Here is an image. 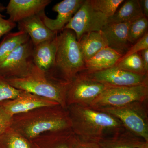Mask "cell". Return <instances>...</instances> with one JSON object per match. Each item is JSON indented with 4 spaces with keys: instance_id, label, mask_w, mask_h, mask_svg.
<instances>
[{
    "instance_id": "6da1fadb",
    "label": "cell",
    "mask_w": 148,
    "mask_h": 148,
    "mask_svg": "<svg viewBox=\"0 0 148 148\" xmlns=\"http://www.w3.org/2000/svg\"><path fill=\"white\" fill-rule=\"evenodd\" d=\"M67 110L72 131L81 141L98 143L125 129L115 117L90 107L72 105Z\"/></svg>"
},
{
    "instance_id": "7a4b0ae2",
    "label": "cell",
    "mask_w": 148,
    "mask_h": 148,
    "mask_svg": "<svg viewBox=\"0 0 148 148\" xmlns=\"http://www.w3.org/2000/svg\"><path fill=\"white\" fill-rule=\"evenodd\" d=\"M11 128L30 140L49 132L71 129L67 109L60 105L46 106L14 115Z\"/></svg>"
},
{
    "instance_id": "3957f363",
    "label": "cell",
    "mask_w": 148,
    "mask_h": 148,
    "mask_svg": "<svg viewBox=\"0 0 148 148\" xmlns=\"http://www.w3.org/2000/svg\"><path fill=\"white\" fill-rule=\"evenodd\" d=\"M11 86L56 102L67 109L66 95L70 83L51 76L35 66L24 77L6 79Z\"/></svg>"
},
{
    "instance_id": "277c9868",
    "label": "cell",
    "mask_w": 148,
    "mask_h": 148,
    "mask_svg": "<svg viewBox=\"0 0 148 148\" xmlns=\"http://www.w3.org/2000/svg\"><path fill=\"white\" fill-rule=\"evenodd\" d=\"M85 61L73 31L64 29L58 35L54 66L49 75L70 83L84 69Z\"/></svg>"
},
{
    "instance_id": "5b68a950",
    "label": "cell",
    "mask_w": 148,
    "mask_h": 148,
    "mask_svg": "<svg viewBox=\"0 0 148 148\" xmlns=\"http://www.w3.org/2000/svg\"><path fill=\"white\" fill-rule=\"evenodd\" d=\"M148 97V84L109 87L89 107L98 110L120 108L135 102H145Z\"/></svg>"
},
{
    "instance_id": "8992f818",
    "label": "cell",
    "mask_w": 148,
    "mask_h": 148,
    "mask_svg": "<svg viewBox=\"0 0 148 148\" xmlns=\"http://www.w3.org/2000/svg\"><path fill=\"white\" fill-rule=\"evenodd\" d=\"M145 102H135L120 108L100 111L115 117L125 129L148 142V111Z\"/></svg>"
},
{
    "instance_id": "52a82bcc",
    "label": "cell",
    "mask_w": 148,
    "mask_h": 148,
    "mask_svg": "<svg viewBox=\"0 0 148 148\" xmlns=\"http://www.w3.org/2000/svg\"><path fill=\"white\" fill-rule=\"evenodd\" d=\"M34 47L30 39L16 48L0 64V75L8 79L29 75L35 66L33 60Z\"/></svg>"
},
{
    "instance_id": "ba28073f",
    "label": "cell",
    "mask_w": 148,
    "mask_h": 148,
    "mask_svg": "<svg viewBox=\"0 0 148 148\" xmlns=\"http://www.w3.org/2000/svg\"><path fill=\"white\" fill-rule=\"evenodd\" d=\"M108 18L103 13L94 9L89 0H84L64 29L73 31L78 41L84 34L101 31L108 24Z\"/></svg>"
},
{
    "instance_id": "9c48e42d",
    "label": "cell",
    "mask_w": 148,
    "mask_h": 148,
    "mask_svg": "<svg viewBox=\"0 0 148 148\" xmlns=\"http://www.w3.org/2000/svg\"><path fill=\"white\" fill-rule=\"evenodd\" d=\"M108 87L78 74L69 84L66 95L67 107L72 105L89 107Z\"/></svg>"
},
{
    "instance_id": "30bf717a",
    "label": "cell",
    "mask_w": 148,
    "mask_h": 148,
    "mask_svg": "<svg viewBox=\"0 0 148 148\" xmlns=\"http://www.w3.org/2000/svg\"><path fill=\"white\" fill-rule=\"evenodd\" d=\"M92 81L109 87L133 86L148 84V75H142L126 71L114 66L98 71L79 73Z\"/></svg>"
},
{
    "instance_id": "8fae6325",
    "label": "cell",
    "mask_w": 148,
    "mask_h": 148,
    "mask_svg": "<svg viewBox=\"0 0 148 148\" xmlns=\"http://www.w3.org/2000/svg\"><path fill=\"white\" fill-rule=\"evenodd\" d=\"M0 105L8 113L13 116L42 107L59 105L47 98L21 90L16 98L3 101L0 103Z\"/></svg>"
},
{
    "instance_id": "7c38bea8",
    "label": "cell",
    "mask_w": 148,
    "mask_h": 148,
    "mask_svg": "<svg viewBox=\"0 0 148 148\" xmlns=\"http://www.w3.org/2000/svg\"><path fill=\"white\" fill-rule=\"evenodd\" d=\"M84 1V0H64L56 4L52 8L53 11L58 13L55 19L48 17L45 11L39 14L38 15L49 29L56 33L61 32Z\"/></svg>"
},
{
    "instance_id": "4fadbf2b",
    "label": "cell",
    "mask_w": 148,
    "mask_h": 148,
    "mask_svg": "<svg viewBox=\"0 0 148 148\" xmlns=\"http://www.w3.org/2000/svg\"><path fill=\"white\" fill-rule=\"evenodd\" d=\"M51 2L50 0H10L6 7V13L10 21L18 23L45 11Z\"/></svg>"
},
{
    "instance_id": "5bb4252c",
    "label": "cell",
    "mask_w": 148,
    "mask_h": 148,
    "mask_svg": "<svg viewBox=\"0 0 148 148\" xmlns=\"http://www.w3.org/2000/svg\"><path fill=\"white\" fill-rule=\"evenodd\" d=\"M130 23H108L101 30L106 37L108 47L122 56L127 53L132 45L127 38Z\"/></svg>"
},
{
    "instance_id": "9a60e30c",
    "label": "cell",
    "mask_w": 148,
    "mask_h": 148,
    "mask_svg": "<svg viewBox=\"0 0 148 148\" xmlns=\"http://www.w3.org/2000/svg\"><path fill=\"white\" fill-rule=\"evenodd\" d=\"M58 45V34L34 47L33 60L35 66L49 74L53 69Z\"/></svg>"
},
{
    "instance_id": "2e32d148",
    "label": "cell",
    "mask_w": 148,
    "mask_h": 148,
    "mask_svg": "<svg viewBox=\"0 0 148 148\" xmlns=\"http://www.w3.org/2000/svg\"><path fill=\"white\" fill-rule=\"evenodd\" d=\"M19 31L27 33L34 46L51 39L58 35L45 25L38 14L26 18L17 23Z\"/></svg>"
},
{
    "instance_id": "e0dca14e",
    "label": "cell",
    "mask_w": 148,
    "mask_h": 148,
    "mask_svg": "<svg viewBox=\"0 0 148 148\" xmlns=\"http://www.w3.org/2000/svg\"><path fill=\"white\" fill-rule=\"evenodd\" d=\"M32 140L39 148H75L77 138L71 129L47 132Z\"/></svg>"
},
{
    "instance_id": "ac0fdd59",
    "label": "cell",
    "mask_w": 148,
    "mask_h": 148,
    "mask_svg": "<svg viewBox=\"0 0 148 148\" xmlns=\"http://www.w3.org/2000/svg\"><path fill=\"white\" fill-rule=\"evenodd\" d=\"M122 56L108 47L100 51L90 59L85 61L84 69L82 72L91 73L114 67Z\"/></svg>"
},
{
    "instance_id": "d6986e66",
    "label": "cell",
    "mask_w": 148,
    "mask_h": 148,
    "mask_svg": "<svg viewBox=\"0 0 148 148\" xmlns=\"http://www.w3.org/2000/svg\"><path fill=\"white\" fill-rule=\"evenodd\" d=\"M78 42L85 61L108 47L106 37L101 31L84 34L81 37Z\"/></svg>"
},
{
    "instance_id": "ffe728a7",
    "label": "cell",
    "mask_w": 148,
    "mask_h": 148,
    "mask_svg": "<svg viewBox=\"0 0 148 148\" xmlns=\"http://www.w3.org/2000/svg\"><path fill=\"white\" fill-rule=\"evenodd\" d=\"M143 16L139 0H126L120 5L114 15L108 18V23L131 22Z\"/></svg>"
},
{
    "instance_id": "44dd1931",
    "label": "cell",
    "mask_w": 148,
    "mask_h": 148,
    "mask_svg": "<svg viewBox=\"0 0 148 148\" xmlns=\"http://www.w3.org/2000/svg\"><path fill=\"white\" fill-rule=\"evenodd\" d=\"M145 141L125 129L98 143L101 148H137Z\"/></svg>"
},
{
    "instance_id": "7402d4cb",
    "label": "cell",
    "mask_w": 148,
    "mask_h": 148,
    "mask_svg": "<svg viewBox=\"0 0 148 148\" xmlns=\"http://www.w3.org/2000/svg\"><path fill=\"white\" fill-rule=\"evenodd\" d=\"M30 40L29 35L21 31L6 34L0 43V64L16 48Z\"/></svg>"
},
{
    "instance_id": "603a6c76",
    "label": "cell",
    "mask_w": 148,
    "mask_h": 148,
    "mask_svg": "<svg viewBox=\"0 0 148 148\" xmlns=\"http://www.w3.org/2000/svg\"><path fill=\"white\" fill-rule=\"evenodd\" d=\"M32 140H29L10 127L0 136V148H38Z\"/></svg>"
},
{
    "instance_id": "cb8c5ba5",
    "label": "cell",
    "mask_w": 148,
    "mask_h": 148,
    "mask_svg": "<svg viewBox=\"0 0 148 148\" xmlns=\"http://www.w3.org/2000/svg\"><path fill=\"white\" fill-rule=\"evenodd\" d=\"M115 66L133 73L142 75H148L144 70L142 59L138 52L121 59Z\"/></svg>"
},
{
    "instance_id": "d4e9b609",
    "label": "cell",
    "mask_w": 148,
    "mask_h": 148,
    "mask_svg": "<svg viewBox=\"0 0 148 148\" xmlns=\"http://www.w3.org/2000/svg\"><path fill=\"white\" fill-rule=\"evenodd\" d=\"M148 19L145 16L130 22L127 32L128 41L132 45L137 42L148 32Z\"/></svg>"
},
{
    "instance_id": "484cf974",
    "label": "cell",
    "mask_w": 148,
    "mask_h": 148,
    "mask_svg": "<svg viewBox=\"0 0 148 148\" xmlns=\"http://www.w3.org/2000/svg\"><path fill=\"white\" fill-rule=\"evenodd\" d=\"M91 6L108 18L114 15L124 0H89Z\"/></svg>"
},
{
    "instance_id": "4316f807",
    "label": "cell",
    "mask_w": 148,
    "mask_h": 148,
    "mask_svg": "<svg viewBox=\"0 0 148 148\" xmlns=\"http://www.w3.org/2000/svg\"><path fill=\"white\" fill-rule=\"evenodd\" d=\"M21 92L11 86L5 78L0 75V103L3 101L14 99Z\"/></svg>"
},
{
    "instance_id": "83f0119b",
    "label": "cell",
    "mask_w": 148,
    "mask_h": 148,
    "mask_svg": "<svg viewBox=\"0 0 148 148\" xmlns=\"http://www.w3.org/2000/svg\"><path fill=\"white\" fill-rule=\"evenodd\" d=\"M6 10V7L0 3V38L7 34L16 27V23L12 22L9 19H5V16L2 14Z\"/></svg>"
},
{
    "instance_id": "f1b7e54d",
    "label": "cell",
    "mask_w": 148,
    "mask_h": 148,
    "mask_svg": "<svg viewBox=\"0 0 148 148\" xmlns=\"http://www.w3.org/2000/svg\"><path fill=\"white\" fill-rule=\"evenodd\" d=\"M147 49H148V32L146 33L145 36L142 37L137 42L132 45L131 47L130 48L127 53L124 56H122L119 61L128 56L131 55L133 53H138L141 51Z\"/></svg>"
},
{
    "instance_id": "f546056e",
    "label": "cell",
    "mask_w": 148,
    "mask_h": 148,
    "mask_svg": "<svg viewBox=\"0 0 148 148\" xmlns=\"http://www.w3.org/2000/svg\"><path fill=\"white\" fill-rule=\"evenodd\" d=\"M12 118L0 105V136L10 127Z\"/></svg>"
},
{
    "instance_id": "4dcf8cb0",
    "label": "cell",
    "mask_w": 148,
    "mask_h": 148,
    "mask_svg": "<svg viewBox=\"0 0 148 148\" xmlns=\"http://www.w3.org/2000/svg\"><path fill=\"white\" fill-rule=\"evenodd\" d=\"M75 148H101L98 143L81 141L77 138Z\"/></svg>"
},
{
    "instance_id": "1f68e13d",
    "label": "cell",
    "mask_w": 148,
    "mask_h": 148,
    "mask_svg": "<svg viewBox=\"0 0 148 148\" xmlns=\"http://www.w3.org/2000/svg\"><path fill=\"white\" fill-rule=\"evenodd\" d=\"M138 53L141 56L144 70L148 74V49L141 51Z\"/></svg>"
},
{
    "instance_id": "d6a6232c",
    "label": "cell",
    "mask_w": 148,
    "mask_h": 148,
    "mask_svg": "<svg viewBox=\"0 0 148 148\" xmlns=\"http://www.w3.org/2000/svg\"><path fill=\"white\" fill-rule=\"evenodd\" d=\"M140 6L143 15L147 18L148 17V0H139Z\"/></svg>"
},
{
    "instance_id": "836d02e7",
    "label": "cell",
    "mask_w": 148,
    "mask_h": 148,
    "mask_svg": "<svg viewBox=\"0 0 148 148\" xmlns=\"http://www.w3.org/2000/svg\"><path fill=\"white\" fill-rule=\"evenodd\" d=\"M137 148H148V142H145Z\"/></svg>"
}]
</instances>
